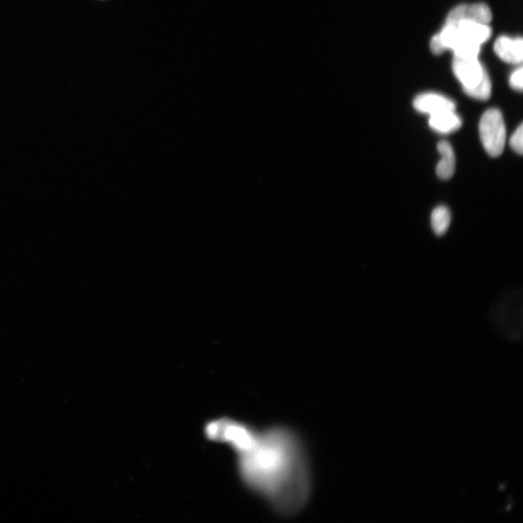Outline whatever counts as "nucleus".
I'll return each mask as SVG.
<instances>
[{
    "label": "nucleus",
    "instance_id": "obj_12",
    "mask_svg": "<svg viewBox=\"0 0 523 523\" xmlns=\"http://www.w3.org/2000/svg\"><path fill=\"white\" fill-rule=\"evenodd\" d=\"M523 126H520L516 129L513 136L510 138L509 144L511 148L518 154L522 155L523 153Z\"/></svg>",
    "mask_w": 523,
    "mask_h": 523
},
{
    "label": "nucleus",
    "instance_id": "obj_5",
    "mask_svg": "<svg viewBox=\"0 0 523 523\" xmlns=\"http://www.w3.org/2000/svg\"><path fill=\"white\" fill-rule=\"evenodd\" d=\"M492 20L489 7L484 4L460 5L448 15L446 24L457 26L462 22L488 24Z\"/></svg>",
    "mask_w": 523,
    "mask_h": 523
},
{
    "label": "nucleus",
    "instance_id": "obj_9",
    "mask_svg": "<svg viewBox=\"0 0 523 523\" xmlns=\"http://www.w3.org/2000/svg\"><path fill=\"white\" fill-rule=\"evenodd\" d=\"M437 151L441 156V158L437 166V175L442 180H450L455 172L456 158L455 151L451 144L446 141H442L437 144Z\"/></svg>",
    "mask_w": 523,
    "mask_h": 523
},
{
    "label": "nucleus",
    "instance_id": "obj_11",
    "mask_svg": "<svg viewBox=\"0 0 523 523\" xmlns=\"http://www.w3.org/2000/svg\"><path fill=\"white\" fill-rule=\"evenodd\" d=\"M451 213L450 210L445 206L436 208L432 213L431 225L437 235H445L451 223Z\"/></svg>",
    "mask_w": 523,
    "mask_h": 523
},
{
    "label": "nucleus",
    "instance_id": "obj_1",
    "mask_svg": "<svg viewBox=\"0 0 523 523\" xmlns=\"http://www.w3.org/2000/svg\"><path fill=\"white\" fill-rule=\"evenodd\" d=\"M239 474L245 485L283 515L306 504L310 492L309 465L297 434L285 427L259 431L250 450L238 455Z\"/></svg>",
    "mask_w": 523,
    "mask_h": 523
},
{
    "label": "nucleus",
    "instance_id": "obj_8",
    "mask_svg": "<svg viewBox=\"0 0 523 523\" xmlns=\"http://www.w3.org/2000/svg\"><path fill=\"white\" fill-rule=\"evenodd\" d=\"M429 125L438 133L450 134L460 129L462 121L455 111H446L430 116Z\"/></svg>",
    "mask_w": 523,
    "mask_h": 523
},
{
    "label": "nucleus",
    "instance_id": "obj_10",
    "mask_svg": "<svg viewBox=\"0 0 523 523\" xmlns=\"http://www.w3.org/2000/svg\"><path fill=\"white\" fill-rule=\"evenodd\" d=\"M457 27L463 37L479 46L487 42L492 34V30L488 24L462 22Z\"/></svg>",
    "mask_w": 523,
    "mask_h": 523
},
{
    "label": "nucleus",
    "instance_id": "obj_2",
    "mask_svg": "<svg viewBox=\"0 0 523 523\" xmlns=\"http://www.w3.org/2000/svg\"><path fill=\"white\" fill-rule=\"evenodd\" d=\"M453 71L467 96L484 101L490 98L492 88L491 79L477 58L455 56Z\"/></svg>",
    "mask_w": 523,
    "mask_h": 523
},
{
    "label": "nucleus",
    "instance_id": "obj_13",
    "mask_svg": "<svg viewBox=\"0 0 523 523\" xmlns=\"http://www.w3.org/2000/svg\"><path fill=\"white\" fill-rule=\"evenodd\" d=\"M523 69L522 67L515 70L510 76L509 85L512 88L517 91H522L523 88L522 82Z\"/></svg>",
    "mask_w": 523,
    "mask_h": 523
},
{
    "label": "nucleus",
    "instance_id": "obj_3",
    "mask_svg": "<svg viewBox=\"0 0 523 523\" xmlns=\"http://www.w3.org/2000/svg\"><path fill=\"white\" fill-rule=\"evenodd\" d=\"M206 432L210 438L230 445L238 455L251 448L259 431L249 425L223 419L209 424Z\"/></svg>",
    "mask_w": 523,
    "mask_h": 523
},
{
    "label": "nucleus",
    "instance_id": "obj_4",
    "mask_svg": "<svg viewBox=\"0 0 523 523\" xmlns=\"http://www.w3.org/2000/svg\"><path fill=\"white\" fill-rule=\"evenodd\" d=\"M479 133L482 146L490 156L498 157L502 154L507 135L501 111L490 108L482 114L479 123Z\"/></svg>",
    "mask_w": 523,
    "mask_h": 523
},
{
    "label": "nucleus",
    "instance_id": "obj_7",
    "mask_svg": "<svg viewBox=\"0 0 523 523\" xmlns=\"http://www.w3.org/2000/svg\"><path fill=\"white\" fill-rule=\"evenodd\" d=\"M494 51L500 59L508 64H521L523 60V40L521 37L502 36L497 39Z\"/></svg>",
    "mask_w": 523,
    "mask_h": 523
},
{
    "label": "nucleus",
    "instance_id": "obj_14",
    "mask_svg": "<svg viewBox=\"0 0 523 523\" xmlns=\"http://www.w3.org/2000/svg\"><path fill=\"white\" fill-rule=\"evenodd\" d=\"M430 49L435 55H440L446 51L444 45H442L439 34H435L431 39Z\"/></svg>",
    "mask_w": 523,
    "mask_h": 523
},
{
    "label": "nucleus",
    "instance_id": "obj_6",
    "mask_svg": "<svg viewBox=\"0 0 523 523\" xmlns=\"http://www.w3.org/2000/svg\"><path fill=\"white\" fill-rule=\"evenodd\" d=\"M415 108L430 116L446 111H455V103L449 98L434 93L419 95L414 101Z\"/></svg>",
    "mask_w": 523,
    "mask_h": 523
}]
</instances>
